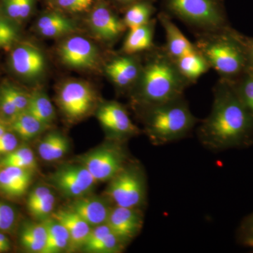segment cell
<instances>
[{"label":"cell","mask_w":253,"mask_h":253,"mask_svg":"<svg viewBox=\"0 0 253 253\" xmlns=\"http://www.w3.org/2000/svg\"><path fill=\"white\" fill-rule=\"evenodd\" d=\"M201 144L219 152L253 144V117L230 82L219 79L213 91L212 109L197 131Z\"/></svg>","instance_id":"obj_1"},{"label":"cell","mask_w":253,"mask_h":253,"mask_svg":"<svg viewBox=\"0 0 253 253\" xmlns=\"http://www.w3.org/2000/svg\"><path fill=\"white\" fill-rule=\"evenodd\" d=\"M143 64L136 83V99L141 107L161 104L184 96L191 85L181 76L164 46H154Z\"/></svg>","instance_id":"obj_2"},{"label":"cell","mask_w":253,"mask_h":253,"mask_svg":"<svg viewBox=\"0 0 253 253\" xmlns=\"http://www.w3.org/2000/svg\"><path fill=\"white\" fill-rule=\"evenodd\" d=\"M197 36L196 49L220 79L234 82L248 71L247 56L239 32L229 26Z\"/></svg>","instance_id":"obj_3"},{"label":"cell","mask_w":253,"mask_h":253,"mask_svg":"<svg viewBox=\"0 0 253 253\" xmlns=\"http://www.w3.org/2000/svg\"><path fill=\"white\" fill-rule=\"evenodd\" d=\"M142 109L145 131L151 143L158 146L184 139L199 122L184 96Z\"/></svg>","instance_id":"obj_4"},{"label":"cell","mask_w":253,"mask_h":253,"mask_svg":"<svg viewBox=\"0 0 253 253\" xmlns=\"http://www.w3.org/2000/svg\"><path fill=\"white\" fill-rule=\"evenodd\" d=\"M171 14L197 35L229 27L222 0H164Z\"/></svg>","instance_id":"obj_5"},{"label":"cell","mask_w":253,"mask_h":253,"mask_svg":"<svg viewBox=\"0 0 253 253\" xmlns=\"http://www.w3.org/2000/svg\"><path fill=\"white\" fill-rule=\"evenodd\" d=\"M109 182L105 195L113 206L142 209L146 205L147 182L140 165L126 163Z\"/></svg>","instance_id":"obj_6"},{"label":"cell","mask_w":253,"mask_h":253,"mask_svg":"<svg viewBox=\"0 0 253 253\" xmlns=\"http://www.w3.org/2000/svg\"><path fill=\"white\" fill-rule=\"evenodd\" d=\"M122 144L113 140L83 156L82 165L96 182L109 181L126 166L127 156Z\"/></svg>","instance_id":"obj_7"},{"label":"cell","mask_w":253,"mask_h":253,"mask_svg":"<svg viewBox=\"0 0 253 253\" xmlns=\"http://www.w3.org/2000/svg\"><path fill=\"white\" fill-rule=\"evenodd\" d=\"M54 186L68 197L84 196L96 181L84 166L66 165L58 169L51 176Z\"/></svg>","instance_id":"obj_8"},{"label":"cell","mask_w":253,"mask_h":253,"mask_svg":"<svg viewBox=\"0 0 253 253\" xmlns=\"http://www.w3.org/2000/svg\"><path fill=\"white\" fill-rule=\"evenodd\" d=\"M94 102V93L85 83L71 81L63 84L59 103L63 113L71 119H78L89 113Z\"/></svg>","instance_id":"obj_9"},{"label":"cell","mask_w":253,"mask_h":253,"mask_svg":"<svg viewBox=\"0 0 253 253\" xmlns=\"http://www.w3.org/2000/svg\"><path fill=\"white\" fill-rule=\"evenodd\" d=\"M97 118L111 136L113 140L123 141L126 138L135 136L140 132L139 128L132 123L127 111L115 101H110L99 108Z\"/></svg>","instance_id":"obj_10"},{"label":"cell","mask_w":253,"mask_h":253,"mask_svg":"<svg viewBox=\"0 0 253 253\" xmlns=\"http://www.w3.org/2000/svg\"><path fill=\"white\" fill-rule=\"evenodd\" d=\"M141 209L113 206L106 224L111 230L126 245L136 237L144 222Z\"/></svg>","instance_id":"obj_11"},{"label":"cell","mask_w":253,"mask_h":253,"mask_svg":"<svg viewBox=\"0 0 253 253\" xmlns=\"http://www.w3.org/2000/svg\"><path fill=\"white\" fill-rule=\"evenodd\" d=\"M63 62L76 68H89L97 64L99 52L96 46L83 37L75 36L64 42L59 49Z\"/></svg>","instance_id":"obj_12"},{"label":"cell","mask_w":253,"mask_h":253,"mask_svg":"<svg viewBox=\"0 0 253 253\" xmlns=\"http://www.w3.org/2000/svg\"><path fill=\"white\" fill-rule=\"evenodd\" d=\"M10 64L18 76L35 78L44 71L45 60L42 53L36 46L23 44L16 46L11 51Z\"/></svg>","instance_id":"obj_13"},{"label":"cell","mask_w":253,"mask_h":253,"mask_svg":"<svg viewBox=\"0 0 253 253\" xmlns=\"http://www.w3.org/2000/svg\"><path fill=\"white\" fill-rule=\"evenodd\" d=\"M135 55L126 54L117 56L105 67L108 77L120 88L136 85L140 77L142 66Z\"/></svg>","instance_id":"obj_14"},{"label":"cell","mask_w":253,"mask_h":253,"mask_svg":"<svg viewBox=\"0 0 253 253\" xmlns=\"http://www.w3.org/2000/svg\"><path fill=\"white\" fill-rule=\"evenodd\" d=\"M89 23L96 36L106 42L116 41L126 29L123 20L106 4H99L91 12Z\"/></svg>","instance_id":"obj_15"},{"label":"cell","mask_w":253,"mask_h":253,"mask_svg":"<svg viewBox=\"0 0 253 253\" xmlns=\"http://www.w3.org/2000/svg\"><path fill=\"white\" fill-rule=\"evenodd\" d=\"M112 203L107 197L78 198L70 205L68 209L76 213L86 223L93 226L105 224L109 217Z\"/></svg>","instance_id":"obj_16"},{"label":"cell","mask_w":253,"mask_h":253,"mask_svg":"<svg viewBox=\"0 0 253 253\" xmlns=\"http://www.w3.org/2000/svg\"><path fill=\"white\" fill-rule=\"evenodd\" d=\"M158 18L166 34V43L163 46L173 59H178L197 49L194 43L190 42L167 14H160Z\"/></svg>","instance_id":"obj_17"},{"label":"cell","mask_w":253,"mask_h":253,"mask_svg":"<svg viewBox=\"0 0 253 253\" xmlns=\"http://www.w3.org/2000/svg\"><path fill=\"white\" fill-rule=\"evenodd\" d=\"M67 230L70 237L69 248L71 250L81 249L85 244L91 226L70 209L61 210L53 214Z\"/></svg>","instance_id":"obj_18"},{"label":"cell","mask_w":253,"mask_h":253,"mask_svg":"<svg viewBox=\"0 0 253 253\" xmlns=\"http://www.w3.org/2000/svg\"><path fill=\"white\" fill-rule=\"evenodd\" d=\"M156 24V21L152 19L144 26L129 29L123 43V53L136 55L153 49L155 46L154 38Z\"/></svg>","instance_id":"obj_19"},{"label":"cell","mask_w":253,"mask_h":253,"mask_svg":"<svg viewBox=\"0 0 253 253\" xmlns=\"http://www.w3.org/2000/svg\"><path fill=\"white\" fill-rule=\"evenodd\" d=\"M31 169L4 167L0 171V189L11 196H22L31 183Z\"/></svg>","instance_id":"obj_20"},{"label":"cell","mask_w":253,"mask_h":253,"mask_svg":"<svg viewBox=\"0 0 253 253\" xmlns=\"http://www.w3.org/2000/svg\"><path fill=\"white\" fill-rule=\"evenodd\" d=\"M179 73L190 84L211 69L207 60L197 49L174 60Z\"/></svg>","instance_id":"obj_21"},{"label":"cell","mask_w":253,"mask_h":253,"mask_svg":"<svg viewBox=\"0 0 253 253\" xmlns=\"http://www.w3.org/2000/svg\"><path fill=\"white\" fill-rule=\"evenodd\" d=\"M37 28L43 36L58 38L76 31V26L63 15L51 13L39 18Z\"/></svg>","instance_id":"obj_22"},{"label":"cell","mask_w":253,"mask_h":253,"mask_svg":"<svg viewBox=\"0 0 253 253\" xmlns=\"http://www.w3.org/2000/svg\"><path fill=\"white\" fill-rule=\"evenodd\" d=\"M44 222L46 229V240L42 253H61L69 247V234L61 223L53 217L47 218Z\"/></svg>","instance_id":"obj_23"},{"label":"cell","mask_w":253,"mask_h":253,"mask_svg":"<svg viewBox=\"0 0 253 253\" xmlns=\"http://www.w3.org/2000/svg\"><path fill=\"white\" fill-rule=\"evenodd\" d=\"M46 229L42 223H26L20 233V241L25 249L32 253H42L45 246Z\"/></svg>","instance_id":"obj_24"},{"label":"cell","mask_w":253,"mask_h":253,"mask_svg":"<svg viewBox=\"0 0 253 253\" xmlns=\"http://www.w3.org/2000/svg\"><path fill=\"white\" fill-rule=\"evenodd\" d=\"M9 122L11 129L24 140L36 137L46 126L28 111L20 113Z\"/></svg>","instance_id":"obj_25"},{"label":"cell","mask_w":253,"mask_h":253,"mask_svg":"<svg viewBox=\"0 0 253 253\" xmlns=\"http://www.w3.org/2000/svg\"><path fill=\"white\" fill-rule=\"evenodd\" d=\"M27 111L46 126L54 118V106L47 95L42 91H37L30 96Z\"/></svg>","instance_id":"obj_26"},{"label":"cell","mask_w":253,"mask_h":253,"mask_svg":"<svg viewBox=\"0 0 253 253\" xmlns=\"http://www.w3.org/2000/svg\"><path fill=\"white\" fill-rule=\"evenodd\" d=\"M154 12V6L150 3L139 1L126 10L123 21L126 28L132 29L149 23Z\"/></svg>","instance_id":"obj_27"},{"label":"cell","mask_w":253,"mask_h":253,"mask_svg":"<svg viewBox=\"0 0 253 253\" xmlns=\"http://www.w3.org/2000/svg\"><path fill=\"white\" fill-rule=\"evenodd\" d=\"M4 167H16L33 169L36 167V160L32 150L28 147L15 149L6 154L1 161Z\"/></svg>","instance_id":"obj_28"},{"label":"cell","mask_w":253,"mask_h":253,"mask_svg":"<svg viewBox=\"0 0 253 253\" xmlns=\"http://www.w3.org/2000/svg\"><path fill=\"white\" fill-rule=\"evenodd\" d=\"M230 83L253 117V71H247L236 81Z\"/></svg>","instance_id":"obj_29"},{"label":"cell","mask_w":253,"mask_h":253,"mask_svg":"<svg viewBox=\"0 0 253 253\" xmlns=\"http://www.w3.org/2000/svg\"><path fill=\"white\" fill-rule=\"evenodd\" d=\"M126 245L112 231L99 242L84 250L88 253H118L122 252Z\"/></svg>","instance_id":"obj_30"},{"label":"cell","mask_w":253,"mask_h":253,"mask_svg":"<svg viewBox=\"0 0 253 253\" xmlns=\"http://www.w3.org/2000/svg\"><path fill=\"white\" fill-rule=\"evenodd\" d=\"M12 21L0 12V49L12 45L18 38V31Z\"/></svg>","instance_id":"obj_31"},{"label":"cell","mask_w":253,"mask_h":253,"mask_svg":"<svg viewBox=\"0 0 253 253\" xmlns=\"http://www.w3.org/2000/svg\"><path fill=\"white\" fill-rule=\"evenodd\" d=\"M55 202H56V199H55L54 195L51 192L38 204L28 208V210L32 215L36 217V219H40V220H45L53 212Z\"/></svg>","instance_id":"obj_32"},{"label":"cell","mask_w":253,"mask_h":253,"mask_svg":"<svg viewBox=\"0 0 253 253\" xmlns=\"http://www.w3.org/2000/svg\"><path fill=\"white\" fill-rule=\"evenodd\" d=\"M1 90L7 95L8 97L14 103L20 113L27 111L29 105L30 96L21 89L11 84H4L1 86Z\"/></svg>","instance_id":"obj_33"},{"label":"cell","mask_w":253,"mask_h":253,"mask_svg":"<svg viewBox=\"0 0 253 253\" xmlns=\"http://www.w3.org/2000/svg\"><path fill=\"white\" fill-rule=\"evenodd\" d=\"M237 239L242 246L253 249V212L245 218L240 225Z\"/></svg>","instance_id":"obj_34"},{"label":"cell","mask_w":253,"mask_h":253,"mask_svg":"<svg viewBox=\"0 0 253 253\" xmlns=\"http://www.w3.org/2000/svg\"><path fill=\"white\" fill-rule=\"evenodd\" d=\"M16 220L14 210L9 204L0 202V231H11Z\"/></svg>","instance_id":"obj_35"},{"label":"cell","mask_w":253,"mask_h":253,"mask_svg":"<svg viewBox=\"0 0 253 253\" xmlns=\"http://www.w3.org/2000/svg\"><path fill=\"white\" fill-rule=\"evenodd\" d=\"M61 134L51 133L46 135L40 143L38 146V153L44 161H46L50 153L51 152L56 144L61 139Z\"/></svg>","instance_id":"obj_36"},{"label":"cell","mask_w":253,"mask_h":253,"mask_svg":"<svg viewBox=\"0 0 253 253\" xmlns=\"http://www.w3.org/2000/svg\"><path fill=\"white\" fill-rule=\"evenodd\" d=\"M94 0H57L60 7L71 12H81L89 9Z\"/></svg>","instance_id":"obj_37"},{"label":"cell","mask_w":253,"mask_h":253,"mask_svg":"<svg viewBox=\"0 0 253 253\" xmlns=\"http://www.w3.org/2000/svg\"><path fill=\"white\" fill-rule=\"evenodd\" d=\"M3 13L13 22H20L21 13H20L19 0H1Z\"/></svg>","instance_id":"obj_38"},{"label":"cell","mask_w":253,"mask_h":253,"mask_svg":"<svg viewBox=\"0 0 253 253\" xmlns=\"http://www.w3.org/2000/svg\"><path fill=\"white\" fill-rule=\"evenodd\" d=\"M0 111L9 121L20 113L14 103L1 89H0Z\"/></svg>","instance_id":"obj_39"},{"label":"cell","mask_w":253,"mask_h":253,"mask_svg":"<svg viewBox=\"0 0 253 253\" xmlns=\"http://www.w3.org/2000/svg\"><path fill=\"white\" fill-rule=\"evenodd\" d=\"M17 145L18 140L16 136L5 131L0 136V154H8L12 152L17 147Z\"/></svg>","instance_id":"obj_40"},{"label":"cell","mask_w":253,"mask_h":253,"mask_svg":"<svg viewBox=\"0 0 253 253\" xmlns=\"http://www.w3.org/2000/svg\"><path fill=\"white\" fill-rule=\"evenodd\" d=\"M51 193V189L46 186H38L33 190L28 196L27 206L28 208L32 207L38 202L44 199L48 194Z\"/></svg>","instance_id":"obj_41"},{"label":"cell","mask_w":253,"mask_h":253,"mask_svg":"<svg viewBox=\"0 0 253 253\" xmlns=\"http://www.w3.org/2000/svg\"><path fill=\"white\" fill-rule=\"evenodd\" d=\"M240 37L247 56L248 65H249L248 71H253V38L244 36L241 33H240Z\"/></svg>","instance_id":"obj_42"},{"label":"cell","mask_w":253,"mask_h":253,"mask_svg":"<svg viewBox=\"0 0 253 253\" xmlns=\"http://www.w3.org/2000/svg\"><path fill=\"white\" fill-rule=\"evenodd\" d=\"M33 2L34 0H19L21 21L29 17L33 9Z\"/></svg>","instance_id":"obj_43"},{"label":"cell","mask_w":253,"mask_h":253,"mask_svg":"<svg viewBox=\"0 0 253 253\" xmlns=\"http://www.w3.org/2000/svg\"><path fill=\"white\" fill-rule=\"evenodd\" d=\"M10 249H11V244L9 239L0 231V253L6 252L9 251Z\"/></svg>","instance_id":"obj_44"},{"label":"cell","mask_w":253,"mask_h":253,"mask_svg":"<svg viewBox=\"0 0 253 253\" xmlns=\"http://www.w3.org/2000/svg\"><path fill=\"white\" fill-rule=\"evenodd\" d=\"M116 1H118V2L126 4V3L134 2V1H138V0H116Z\"/></svg>","instance_id":"obj_45"},{"label":"cell","mask_w":253,"mask_h":253,"mask_svg":"<svg viewBox=\"0 0 253 253\" xmlns=\"http://www.w3.org/2000/svg\"><path fill=\"white\" fill-rule=\"evenodd\" d=\"M5 131H6V129H5L4 126L1 123H0V136L2 135Z\"/></svg>","instance_id":"obj_46"}]
</instances>
